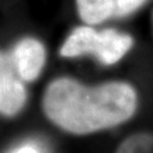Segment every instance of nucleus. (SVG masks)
Instances as JSON below:
<instances>
[{"instance_id":"nucleus-3","label":"nucleus","mask_w":153,"mask_h":153,"mask_svg":"<svg viewBox=\"0 0 153 153\" xmlns=\"http://www.w3.org/2000/svg\"><path fill=\"white\" fill-rule=\"evenodd\" d=\"M148 0H76L77 14L88 25L131 16Z\"/></svg>"},{"instance_id":"nucleus-4","label":"nucleus","mask_w":153,"mask_h":153,"mask_svg":"<svg viewBox=\"0 0 153 153\" xmlns=\"http://www.w3.org/2000/svg\"><path fill=\"white\" fill-rule=\"evenodd\" d=\"M9 52L15 73L23 82H34L41 75L47 60V51L40 40L32 36L23 38Z\"/></svg>"},{"instance_id":"nucleus-1","label":"nucleus","mask_w":153,"mask_h":153,"mask_svg":"<svg viewBox=\"0 0 153 153\" xmlns=\"http://www.w3.org/2000/svg\"><path fill=\"white\" fill-rule=\"evenodd\" d=\"M136 108V90L126 82L85 86L71 77H58L47 85L42 97L45 117L75 135L120 125L131 119Z\"/></svg>"},{"instance_id":"nucleus-8","label":"nucleus","mask_w":153,"mask_h":153,"mask_svg":"<svg viewBox=\"0 0 153 153\" xmlns=\"http://www.w3.org/2000/svg\"><path fill=\"white\" fill-rule=\"evenodd\" d=\"M13 153H41V151L35 144L27 143V144H24L22 146L17 148Z\"/></svg>"},{"instance_id":"nucleus-7","label":"nucleus","mask_w":153,"mask_h":153,"mask_svg":"<svg viewBox=\"0 0 153 153\" xmlns=\"http://www.w3.org/2000/svg\"><path fill=\"white\" fill-rule=\"evenodd\" d=\"M9 74L16 75L10 52H4L0 50V76L9 75Z\"/></svg>"},{"instance_id":"nucleus-5","label":"nucleus","mask_w":153,"mask_h":153,"mask_svg":"<svg viewBox=\"0 0 153 153\" xmlns=\"http://www.w3.org/2000/svg\"><path fill=\"white\" fill-rule=\"evenodd\" d=\"M27 91L21 78L16 75L0 76V115L14 117L26 104Z\"/></svg>"},{"instance_id":"nucleus-6","label":"nucleus","mask_w":153,"mask_h":153,"mask_svg":"<svg viewBox=\"0 0 153 153\" xmlns=\"http://www.w3.org/2000/svg\"><path fill=\"white\" fill-rule=\"evenodd\" d=\"M116 153H153V135L137 133L119 144Z\"/></svg>"},{"instance_id":"nucleus-2","label":"nucleus","mask_w":153,"mask_h":153,"mask_svg":"<svg viewBox=\"0 0 153 153\" xmlns=\"http://www.w3.org/2000/svg\"><path fill=\"white\" fill-rule=\"evenodd\" d=\"M134 40L129 34L115 28L97 31L90 25L77 26L67 36L59 53L65 58L92 55L102 65L117 64L131 50Z\"/></svg>"}]
</instances>
